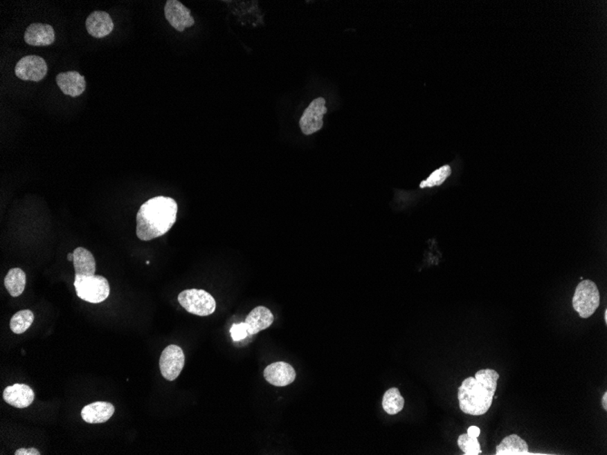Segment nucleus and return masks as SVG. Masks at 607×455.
Segmentation results:
<instances>
[{"instance_id": "b1692460", "label": "nucleus", "mask_w": 607, "mask_h": 455, "mask_svg": "<svg viewBox=\"0 0 607 455\" xmlns=\"http://www.w3.org/2000/svg\"><path fill=\"white\" fill-rule=\"evenodd\" d=\"M230 333L232 338H233L235 342L243 340V339L248 337V335H249L245 322L240 324H234L231 327Z\"/></svg>"}, {"instance_id": "f03ea898", "label": "nucleus", "mask_w": 607, "mask_h": 455, "mask_svg": "<svg viewBox=\"0 0 607 455\" xmlns=\"http://www.w3.org/2000/svg\"><path fill=\"white\" fill-rule=\"evenodd\" d=\"M499 378L495 370L482 369L475 378L464 380L458 388L460 410L473 416L486 414L492 407Z\"/></svg>"}, {"instance_id": "393cba45", "label": "nucleus", "mask_w": 607, "mask_h": 455, "mask_svg": "<svg viewBox=\"0 0 607 455\" xmlns=\"http://www.w3.org/2000/svg\"><path fill=\"white\" fill-rule=\"evenodd\" d=\"M36 448H20L15 452V455H40Z\"/></svg>"}, {"instance_id": "2eb2a0df", "label": "nucleus", "mask_w": 607, "mask_h": 455, "mask_svg": "<svg viewBox=\"0 0 607 455\" xmlns=\"http://www.w3.org/2000/svg\"><path fill=\"white\" fill-rule=\"evenodd\" d=\"M60 91L71 98H77L86 91L85 77L77 71H68L60 73L56 77Z\"/></svg>"}, {"instance_id": "39448f33", "label": "nucleus", "mask_w": 607, "mask_h": 455, "mask_svg": "<svg viewBox=\"0 0 607 455\" xmlns=\"http://www.w3.org/2000/svg\"><path fill=\"white\" fill-rule=\"evenodd\" d=\"M600 304V292L591 280H583L577 286L573 297V307L581 318H589Z\"/></svg>"}, {"instance_id": "f257e3e1", "label": "nucleus", "mask_w": 607, "mask_h": 455, "mask_svg": "<svg viewBox=\"0 0 607 455\" xmlns=\"http://www.w3.org/2000/svg\"><path fill=\"white\" fill-rule=\"evenodd\" d=\"M178 210L173 198L156 196L147 200L136 214V236L150 241L164 236L175 224Z\"/></svg>"}, {"instance_id": "412c9836", "label": "nucleus", "mask_w": 607, "mask_h": 455, "mask_svg": "<svg viewBox=\"0 0 607 455\" xmlns=\"http://www.w3.org/2000/svg\"><path fill=\"white\" fill-rule=\"evenodd\" d=\"M35 315L30 310H21L16 313L10 320V329L17 335L27 331L33 324Z\"/></svg>"}, {"instance_id": "ddd939ff", "label": "nucleus", "mask_w": 607, "mask_h": 455, "mask_svg": "<svg viewBox=\"0 0 607 455\" xmlns=\"http://www.w3.org/2000/svg\"><path fill=\"white\" fill-rule=\"evenodd\" d=\"M115 413L114 405L107 402H95L86 405L81 411L82 419L88 424H104Z\"/></svg>"}, {"instance_id": "5701e85b", "label": "nucleus", "mask_w": 607, "mask_h": 455, "mask_svg": "<svg viewBox=\"0 0 607 455\" xmlns=\"http://www.w3.org/2000/svg\"><path fill=\"white\" fill-rule=\"evenodd\" d=\"M450 175H451V167L449 165H446V166L441 167L438 169L435 170L426 180L421 182L420 187H433L442 185Z\"/></svg>"}, {"instance_id": "c85d7f7f", "label": "nucleus", "mask_w": 607, "mask_h": 455, "mask_svg": "<svg viewBox=\"0 0 607 455\" xmlns=\"http://www.w3.org/2000/svg\"><path fill=\"white\" fill-rule=\"evenodd\" d=\"M605 320H606V323H607V310H606V312H605Z\"/></svg>"}, {"instance_id": "4468645a", "label": "nucleus", "mask_w": 607, "mask_h": 455, "mask_svg": "<svg viewBox=\"0 0 607 455\" xmlns=\"http://www.w3.org/2000/svg\"><path fill=\"white\" fill-rule=\"evenodd\" d=\"M54 28L51 25L34 23L25 32L24 39L28 45L46 46L53 44L55 41Z\"/></svg>"}, {"instance_id": "cd10ccee", "label": "nucleus", "mask_w": 607, "mask_h": 455, "mask_svg": "<svg viewBox=\"0 0 607 455\" xmlns=\"http://www.w3.org/2000/svg\"><path fill=\"white\" fill-rule=\"evenodd\" d=\"M68 259H69V261H73V259H74V254H73V253H72V254H71V253H69V254Z\"/></svg>"}, {"instance_id": "a211bd4d", "label": "nucleus", "mask_w": 607, "mask_h": 455, "mask_svg": "<svg viewBox=\"0 0 607 455\" xmlns=\"http://www.w3.org/2000/svg\"><path fill=\"white\" fill-rule=\"evenodd\" d=\"M74 268L75 275H94L96 272V260L91 252L83 248H75L74 252Z\"/></svg>"}, {"instance_id": "4be33fe9", "label": "nucleus", "mask_w": 607, "mask_h": 455, "mask_svg": "<svg viewBox=\"0 0 607 455\" xmlns=\"http://www.w3.org/2000/svg\"><path fill=\"white\" fill-rule=\"evenodd\" d=\"M457 445L464 454L478 455L482 454L478 437L470 436L467 434H461L458 437Z\"/></svg>"}, {"instance_id": "bb28decb", "label": "nucleus", "mask_w": 607, "mask_h": 455, "mask_svg": "<svg viewBox=\"0 0 607 455\" xmlns=\"http://www.w3.org/2000/svg\"><path fill=\"white\" fill-rule=\"evenodd\" d=\"M602 405H603L604 409L607 411V393L606 392L605 393H604V396L602 397Z\"/></svg>"}, {"instance_id": "0eeeda50", "label": "nucleus", "mask_w": 607, "mask_h": 455, "mask_svg": "<svg viewBox=\"0 0 607 455\" xmlns=\"http://www.w3.org/2000/svg\"><path fill=\"white\" fill-rule=\"evenodd\" d=\"M327 112L326 100L323 98H316L307 109L299 121L301 131L304 135L309 136L318 132L323 127V117Z\"/></svg>"}, {"instance_id": "f8f14e48", "label": "nucleus", "mask_w": 607, "mask_h": 455, "mask_svg": "<svg viewBox=\"0 0 607 455\" xmlns=\"http://www.w3.org/2000/svg\"><path fill=\"white\" fill-rule=\"evenodd\" d=\"M114 22L106 11H94L86 21V28L90 36L96 39H102L109 36L114 30Z\"/></svg>"}, {"instance_id": "1a4fd4ad", "label": "nucleus", "mask_w": 607, "mask_h": 455, "mask_svg": "<svg viewBox=\"0 0 607 455\" xmlns=\"http://www.w3.org/2000/svg\"><path fill=\"white\" fill-rule=\"evenodd\" d=\"M165 17L170 24L179 32H183L194 24L191 11L178 0H167L165 6Z\"/></svg>"}, {"instance_id": "f3484780", "label": "nucleus", "mask_w": 607, "mask_h": 455, "mask_svg": "<svg viewBox=\"0 0 607 455\" xmlns=\"http://www.w3.org/2000/svg\"><path fill=\"white\" fill-rule=\"evenodd\" d=\"M496 455L534 454L529 453L527 443L518 434H511L496 446Z\"/></svg>"}, {"instance_id": "aec40b11", "label": "nucleus", "mask_w": 607, "mask_h": 455, "mask_svg": "<svg viewBox=\"0 0 607 455\" xmlns=\"http://www.w3.org/2000/svg\"><path fill=\"white\" fill-rule=\"evenodd\" d=\"M382 405L386 414L395 416L403 410L405 407V399L401 396L400 391L397 388H390L383 396Z\"/></svg>"}, {"instance_id": "6ab92c4d", "label": "nucleus", "mask_w": 607, "mask_h": 455, "mask_svg": "<svg viewBox=\"0 0 607 455\" xmlns=\"http://www.w3.org/2000/svg\"><path fill=\"white\" fill-rule=\"evenodd\" d=\"M27 283L25 272L20 268H12L5 277V286L11 297H17L23 294Z\"/></svg>"}, {"instance_id": "dca6fc26", "label": "nucleus", "mask_w": 607, "mask_h": 455, "mask_svg": "<svg viewBox=\"0 0 607 455\" xmlns=\"http://www.w3.org/2000/svg\"><path fill=\"white\" fill-rule=\"evenodd\" d=\"M273 322H274V315L272 312L265 306H257L249 313L245 323L248 335H254L269 328Z\"/></svg>"}, {"instance_id": "9d476101", "label": "nucleus", "mask_w": 607, "mask_h": 455, "mask_svg": "<svg viewBox=\"0 0 607 455\" xmlns=\"http://www.w3.org/2000/svg\"><path fill=\"white\" fill-rule=\"evenodd\" d=\"M296 376L294 368L284 362L269 364L264 371V378L274 387H284L292 384Z\"/></svg>"}, {"instance_id": "20e7f679", "label": "nucleus", "mask_w": 607, "mask_h": 455, "mask_svg": "<svg viewBox=\"0 0 607 455\" xmlns=\"http://www.w3.org/2000/svg\"><path fill=\"white\" fill-rule=\"evenodd\" d=\"M179 302L185 311L197 317H208L217 308L214 297L201 289H188L180 292Z\"/></svg>"}, {"instance_id": "6e6552de", "label": "nucleus", "mask_w": 607, "mask_h": 455, "mask_svg": "<svg viewBox=\"0 0 607 455\" xmlns=\"http://www.w3.org/2000/svg\"><path fill=\"white\" fill-rule=\"evenodd\" d=\"M15 73L21 80L39 82L48 74V65L42 57L26 56L17 62Z\"/></svg>"}, {"instance_id": "a878e982", "label": "nucleus", "mask_w": 607, "mask_h": 455, "mask_svg": "<svg viewBox=\"0 0 607 455\" xmlns=\"http://www.w3.org/2000/svg\"><path fill=\"white\" fill-rule=\"evenodd\" d=\"M467 434L470 436L478 437L480 436V429L478 427V426H470L469 430H467Z\"/></svg>"}, {"instance_id": "423d86ee", "label": "nucleus", "mask_w": 607, "mask_h": 455, "mask_svg": "<svg viewBox=\"0 0 607 455\" xmlns=\"http://www.w3.org/2000/svg\"><path fill=\"white\" fill-rule=\"evenodd\" d=\"M184 365V352L179 346L170 344L165 347L159 359V368L165 380L174 381L178 378Z\"/></svg>"}, {"instance_id": "9b49d317", "label": "nucleus", "mask_w": 607, "mask_h": 455, "mask_svg": "<svg viewBox=\"0 0 607 455\" xmlns=\"http://www.w3.org/2000/svg\"><path fill=\"white\" fill-rule=\"evenodd\" d=\"M3 399L11 407L27 408L35 400V393L27 384H15L8 387L3 392Z\"/></svg>"}, {"instance_id": "7ed1b4c3", "label": "nucleus", "mask_w": 607, "mask_h": 455, "mask_svg": "<svg viewBox=\"0 0 607 455\" xmlns=\"http://www.w3.org/2000/svg\"><path fill=\"white\" fill-rule=\"evenodd\" d=\"M74 286L78 297L86 302L100 304L109 297V284L101 275H75Z\"/></svg>"}]
</instances>
